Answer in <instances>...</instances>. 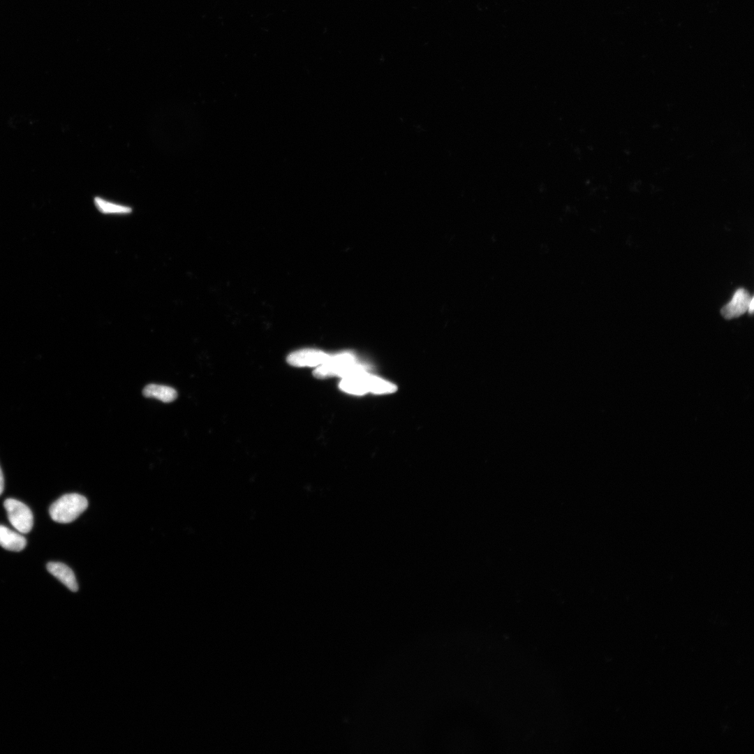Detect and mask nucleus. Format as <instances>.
<instances>
[{
  "mask_svg": "<svg viewBox=\"0 0 754 754\" xmlns=\"http://www.w3.org/2000/svg\"><path fill=\"white\" fill-rule=\"evenodd\" d=\"M366 369L364 365L357 363L353 354L341 353L331 355L326 362L314 369L313 374L317 378L334 376L345 378L360 372L366 371Z\"/></svg>",
  "mask_w": 754,
  "mask_h": 754,
  "instance_id": "1",
  "label": "nucleus"
},
{
  "mask_svg": "<svg viewBox=\"0 0 754 754\" xmlns=\"http://www.w3.org/2000/svg\"><path fill=\"white\" fill-rule=\"evenodd\" d=\"M339 387L344 392L354 394H362L367 392L377 394L391 393L397 389L391 383L368 375L366 371L343 378Z\"/></svg>",
  "mask_w": 754,
  "mask_h": 754,
  "instance_id": "2",
  "label": "nucleus"
},
{
  "mask_svg": "<svg viewBox=\"0 0 754 754\" xmlns=\"http://www.w3.org/2000/svg\"><path fill=\"white\" fill-rule=\"evenodd\" d=\"M87 499L78 494H67L54 501L49 509L52 519L59 523H70L87 508Z\"/></svg>",
  "mask_w": 754,
  "mask_h": 754,
  "instance_id": "3",
  "label": "nucleus"
},
{
  "mask_svg": "<svg viewBox=\"0 0 754 754\" xmlns=\"http://www.w3.org/2000/svg\"><path fill=\"white\" fill-rule=\"evenodd\" d=\"M10 523L18 531L29 533L34 524L33 514L29 508L22 502L8 498L3 503Z\"/></svg>",
  "mask_w": 754,
  "mask_h": 754,
  "instance_id": "4",
  "label": "nucleus"
},
{
  "mask_svg": "<svg viewBox=\"0 0 754 754\" xmlns=\"http://www.w3.org/2000/svg\"><path fill=\"white\" fill-rule=\"evenodd\" d=\"M331 355L314 348H304L290 353L287 357L289 364L297 367H318L326 362Z\"/></svg>",
  "mask_w": 754,
  "mask_h": 754,
  "instance_id": "5",
  "label": "nucleus"
},
{
  "mask_svg": "<svg viewBox=\"0 0 754 754\" xmlns=\"http://www.w3.org/2000/svg\"><path fill=\"white\" fill-rule=\"evenodd\" d=\"M752 297L749 293L739 288L736 290L732 300L721 309V314L726 319H732L743 315L748 311Z\"/></svg>",
  "mask_w": 754,
  "mask_h": 754,
  "instance_id": "6",
  "label": "nucleus"
},
{
  "mask_svg": "<svg viewBox=\"0 0 754 754\" xmlns=\"http://www.w3.org/2000/svg\"><path fill=\"white\" fill-rule=\"evenodd\" d=\"M47 569L72 591H77L78 585L73 570L66 565L59 562H49Z\"/></svg>",
  "mask_w": 754,
  "mask_h": 754,
  "instance_id": "7",
  "label": "nucleus"
},
{
  "mask_svg": "<svg viewBox=\"0 0 754 754\" xmlns=\"http://www.w3.org/2000/svg\"><path fill=\"white\" fill-rule=\"evenodd\" d=\"M27 545L26 538L22 535L0 525V545L9 551L20 552Z\"/></svg>",
  "mask_w": 754,
  "mask_h": 754,
  "instance_id": "8",
  "label": "nucleus"
},
{
  "mask_svg": "<svg viewBox=\"0 0 754 754\" xmlns=\"http://www.w3.org/2000/svg\"><path fill=\"white\" fill-rule=\"evenodd\" d=\"M142 394L146 397L155 398L164 403L173 401L177 397V391L173 387L154 383L145 386Z\"/></svg>",
  "mask_w": 754,
  "mask_h": 754,
  "instance_id": "9",
  "label": "nucleus"
},
{
  "mask_svg": "<svg viewBox=\"0 0 754 754\" xmlns=\"http://www.w3.org/2000/svg\"><path fill=\"white\" fill-rule=\"evenodd\" d=\"M93 201L96 209L103 214L126 215L133 212L130 206L116 203L100 196H95Z\"/></svg>",
  "mask_w": 754,
  "mask_h": 754,
  "instance_id": "10",
  "label": "nucleus"
},
{
  "mask_svg": "<svg viewBox=\"0 0 754 754\" xmlns=\"http://www.w3.org/2000/svg\"><path fill=\"white\" fill-rule=\"evenodd\" d=\"M4 488V478L1 468L0 467V495L2 494Z\"/></svg>",
  "mask_w": 754,
  "mask_h": 754,
  "instance_id": "11",
  "label": "nucleus"
},
{
  "mask_svg": "<svg viewBox=\"0 0 754 754\" xmlns=\"http://www.w3.org/2000/svg\"><path fill=\"white\" fill-rule=\"evenodd\" d=\"M753 307H754V299L752 297V298H751V300L750 301V303L748 304V311L749 313L751 314L753 313Z\"/></svg>",
  "mask_w": 754,
  "mask_h": 754,
  "instance_id": "12",
  "label": "nucleus"
}]
</instances>
